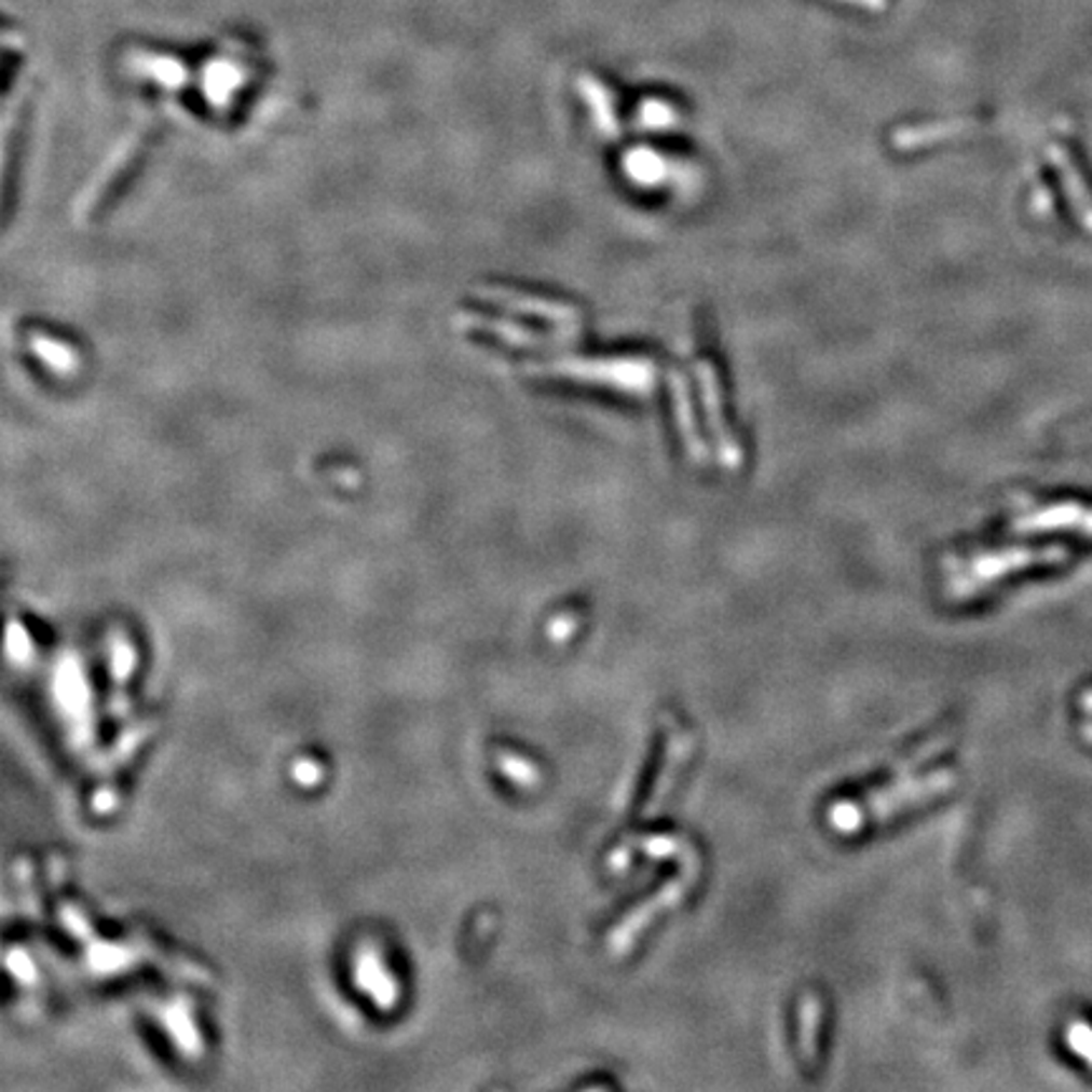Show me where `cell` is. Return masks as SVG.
<instances>
[{
  "label": "cell",
  "instance_id": "4",
  "mask_svg": "<svg viewBox=\"0 0 1092 1092\" xmlns=\"http://www.w3.org/2000/svg\"><path fill=\"white\" fill-rule=\"evenodd\" d=\"M579 92L585 94V99L589 101V109H592L597 129H600L602 135L615 137L619 132V122H617V114H615V101H612V94L595 77H582Z\"/></svg>",
  "mask_w": 1092,
  "mask_h": 1092
},
{
  "label": "cell",
  "instance_id": "5",
  "mask_svg": "<svg viewBox=\"0 0 1092 1092\" xmlns=\"http://www.w3.org/2000/svg\"><path fill=\"white\" fill-rule=\"evenodd\" d=\"M971 129V122H939L931 124V127H911V129H898L896 132V147L898 150H916V147L943 142V139L964 135V132Z\"/></svg>",
  "mask_w": 1092,
  "mask_h": 1092
},
{
  "label": "cell",
  "instance_id": "6",
  "mask_svg": "<svg viewBox=\"0 0 1092 1092\" xmlns=\"http://www.w3.org/2000/svg\"><path fill=\"white\" fill-rule=\"evenodd\" d=\"M625 173L630 175V180L638 182V186L653 188V186H658L663 177L668 175V165L658 152L645 150V147H638V150L625 154Z\"/></svg>",
  "mask_w": 1092,
  "mask_h": 1092
},
{
  "label": "cell",
  "instance_id": "10",
  "mask_svg": "<svg viewBox=\"0 0 1092 1092\" xmlns=\"http://www.w3.org/2000/svg\"><path fill=\"white\" fill-rule=\"evenodd\" d=\"M802 1012L809 1016V1024H807V1020H802L804 1022V1039H807V1042H804V1050H807V1057L815 1062V1024H817V1016H819V1005H817L815 996H807V999H804Z\"/></svg>",
  "mask_w": 1092,
  "mask_h": 1092
},
{
  "label": "cell",
  "instance_id": "2",
  "mask_svg": "<svg viewBox=\"0 0 1092 1092\" xmlns=\"http://www.w3.org/2000/svg\"><path fill=\"white\" fill-rule=\"evenodd\" d=\"M696 378L700 387V400H704V410L708 418V425H711L715 448H719V459L726 468H739L741 463V448L736 438L728 431L726 415H723V393L719 374H715L713 365L708 359L696 361Z\"/></svg>",
  "mask_w": 1092,
  "mask_h": 1092
},
{
  "label": "cell",
  "instance_id": "1",
  "mask_svg": "<svg viewBox=\"0 0 1092 1092\" xmlns=\"http://www.w3.org/2000/svg\"><path fill=\"white\" fill-rule=\"evenodd\" d=\"M557 372L570 374V378L600 382L604 387L623 390L630 395H651L658 380V367L655 361L645 357H617V359H597V361H570V365L557 367Z\"/></svg>",
  "mask_w": 1092,
  "mask_h": 1092
},
{
  "label": "cell",
  "instance_id": "3",
  "mask_svg": "<svg viewBox=\"0 0 1092 1092\" xmlns=\"http://www.w3.org/2000/svg\"><path fill=\"white\" fill-rule=\"evenodd\" d=\"M670 390H673L675 420H678V427H681L685 450H688V455L693 461L704 463L706 461V446L698 435L696 418H693V408H691L688 385H685V380L681 378V374H673V385H670Z\"/></svg>",
  "mask_w": 1092,
  "mask_h": 1092
},
{
  "label": "cell",
  "instance_id": "8",
  "mask_svg": "<svg viewBox=\"0 0 1092 1092\" xmlns=\"http://www.w3.org/2000/svg\"><path fill=\"white\" fill-rule=\"evenodd\" d=\"M1052 555L1047 551V555H1005V557H988V559H981V562L973 564V577H981V579H992V577H999V574H1007L1016 570L1014 564H1027V562H1035V559H1050Z\"/></svg>",
  "mask_w": 1092,
  "mask_h": 1092
},
{
  "label": "cell",
  "instance_id": "9",
  "mask_svg": "<svg viewBox=\"0 0 1092 1092\" xmlns=\"http://www.w3.org/2000/svg\"><path fill=\"white\" fill-rule=\"evenodd\" d=\"M1067 1042L1069 1047H1075V1052L1092 1067V1027H1088L1084 1022H1075L1073 1027L1067 1029Z\"/></svg>",
  "mask_w": 1092,
  "mask_h": 1092
},
{
  "label": "cell",
  "instance_id": "7",
  "mask_svg": "<svg viewBox=\"0 0 1092 1092\" xmlns=\"http://www.w3.org/2000/svg\"><path fill=\"white\" fill-rule=\"evenodd\" d=\"M681 122V114L673 105L663 99H645L638 109V127L651 129V132H666L678 127Z\"/></svg>",
  "mask_w": 1092,
  "mask_h": 1092
},
{
  "label": "cell",
  "instance_id": "11",
  "mask_svg": "<svg viewBox=\"0 0 1092 1092\" xmlns=\"http://www.w3.org/2000/svg\"><path fill=\"white\" fill-rule=\"evenodd\" d=\"M840 3L855 5V9H862V11H875V13H881V11L888 9L890 0H840Z\"/></svg>",
  "mask_w": 1092,
  "mask_h": 1092
}]
</instances>
